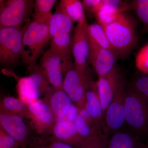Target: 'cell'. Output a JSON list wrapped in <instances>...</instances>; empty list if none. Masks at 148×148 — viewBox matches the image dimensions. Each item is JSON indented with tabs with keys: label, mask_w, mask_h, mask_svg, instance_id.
<instances>
[{
	"label": "cell",
	"mask_w": 148,
	"mask_h": 148,
	"mask_svg": "<svg viewBox=\"0 0 148 148\" xmlns=\"http://www.w3.org/2000/svg\"><path fill=\"white\" fill-rule=\"evenodd\" d=\"M103 27L117 58L127 56L137 45V24L125 12L122 13L116 21Z\"/></svg>",
	"instance_id": "6da1fadb"
},
{
	"label": "cell",
	"mask_w": 148,
	"mask_h": 148,
	"mask_svg": "<svg viewBox=\"0 0 148 148\" xmlns=\"http://www.w3.org/2000/svg\"><path fill=\"white\" fill-rule=\"evenodd\" d=\"M49 22L33 21L22 30L21 60L30 71L37 66V61L44 47L51 39Z\"/></svg>",
	"instance_id": "7a4b0ae2"
},
{
	"label": "cell",
	"mask_w": 148,
	"mask_h": 148,
	"mask_svg": "<svg viewBox=\"0 0 148 148\" xmlns=\"http://www.w3.org/2000/svg\"><path fill=\"white\" fill-rule=\"evenodd\" d=\"M125 123L135 135L148 133V102L142 95L131 88L125 95Z\"/></svg>",
	"instance_id": "3957f363"
},
{
	"label": "cell",
	"mask_w": 148,
	"mask_h": 148,
	"mask_svg": "<svg viewBox=\"0 0 148 148\" xmlns=\"http://www.w3.org/2000/svg\"><path fill=\"white\" fill-rule=\"evenodd\" d=\"M1 3V29L7 27L21 29L35 8V2L32 0H10Z\"/></svg>",
	"instance_id": "277c9868"
},
{
	"label": "cell",
	"mask_w": 148,
	"mask_h": 148,
	"mask_svg": "<svg viewBox=\"0 0 148 148\" xmlns=\"http://www.w3.org/2000/svg\"><path fill=\"white\" fill-rule=\"evenodd\" d=\"M22 30L7 27L0 30V63L4 67L16 65L21 60Z\"/></svg>",
	"instance_id": "5b68a950"
},
{
	"label": "cell",
	"mask_w": 148,
	"mask_h": 148,
	"mask_svg": "<svg viewBox=\"0 0 148 148\" xmlns=\"http://www.w3.org/2000/svg\"><path fill=\"white\" fill-rule=\"evenodd\" d=\"M28 77L18 79L17 83L18 99L26 105L39 100L40 96L47 92L49 84L37 66Z\"/></svg>",
	"instance_id": "8992f818"
},
{
	"label": "cell",
	"mask_w": 148,
	"mask_h": 148,
	"mask_svg": "<svg viewBox=\"0 0 148 148\" xmlns=\"http://www.w3.org/2000/svg\"><path fill=\"white\" fill-rule=\"evenodd\" d=\"M88 26L84 12L77 23L72 40L74 68L82 73H87V60L89 52Z\"/></svg>",
	"instance_id": "52a82bcc"
},
{
	"label": "cell",
	"mask_w": 148,
	"mask_h": 148,
	"mask_svg": "<svg viewBox=\"0 0 148 148\" xmlns=\"http://www.w3.org/2000/svg\"><path fill=\"white\" fill-rule=\"evenodd\" d=\"M92 82L87 73H81L74 67L65 74L63 90L79 110L84 108L86 93Z\"/></svg>",
	"instance_id": "ba28073f"
},
{
	"label": "cell",
	"mask_w": 148,
	"mask_h": 148,
	"mask_svg": "<svg viewBox=\"0 0 148 148\" xmlns=\"http://www.w3.org/2000/svg\"><path fill=\"white\" fill-rule=\"evenodd\" d=\"M29 124L35 134L51 135L54 125L58 121L43 100H38L28 105Z\"/></svg>",
	"instance_id": "9c48e42d"
},
{
	"label": "cell",
	"mask_w": 148,
	"mask_h": 148,
	"mask_svg": "<svg viewBox=\"0 0 148 148\" xmlns=\"http://www.w3.org/2000/svg\"><path fill=\"white\" fill-rule=\"evenodd\" d=\"M125 83L123 80L105 113L104 134L108 136L120 130L121 127L125 123Z\"/></svg>",
	"instance_id": "30bf717a"
},
{
	"label": "cell",
	"mask_w": 148,
	"mask_h": 148,
	"mask_svg": "<svg viewBox=\"0 0 148 148\" xmlns=\"http://www.w3.org/2000/svg\"><path fill=\"white\" fill-rule=\"evenodd\" d=\"M1 127L15 139L20 148H27L30 139L35 134L24 119L0 110Z\"/></svg>",
	"instance_id": "8fae6325"
},
{
	"label": "cell",
	"mask_w": 148,
	"mask_h": 148,
	"mask_svg": "<svg viewBox=\"0 0 148 148\" xmlns=\"http://www.w3.org/2000/svg\"><path fill=\"white\" fill-rule=\"evenodd\" d=\"M38 66L51 87L63 88V75L66 73L63 61L58 56L48 49L42 56Z\"/></svg>",
	"instance_id": "7c38bea8"
},
{
	"label": "cell",
	"mask_w": 148,
	"mask_h": 148,
	"mask_svg": "<svg viewBox=\"0 0 148 148\" xmlns=\"http://www.w3.org/2000/svg\"><path fill=\"white\" fill-rule=\"evenodd\" d=\"M89 42L90 63L98 78L104 76L115 68L117 58L112 51L100 46L89 38Z\"/></svg>",
	"instance_id": "4fadbf2b"
},
{
	"label": "cell",
	"mask_w": 148,
	"mask_h": 148,
	"mask_svg": "<svg viewBox=\"0 0 148 148\" xmlns=\"http://www.w3.org/2000/svg\"><path fill=\"white\" fill-rule=\"evenodd\" d=\"M123 80L116 67L109 73L98 78L97 81L98 95L104 114Z\"/></svg>",
	"instance_id": "5bb4252c"
},
{
	"label": "cell",
	"mask_w": 148,
	"mask_h": 148,
	"mask_svg": "<svg viewBox=\"0 0 148 148\" xmlns=\"http://www.w3.org/2000/svg\"><path fill=\"white\" fill-rule=\"evenodd\" d=\"M43 100L58 121L66 118L73 105L63 88H50L45 94Z\"/></svg>",
	"instance_id": "9a60e30c"
},
{
	"label": "cell",
	"mask_w": 148,
	"mask_h": 148,
	"mask_svg": "<svg viewBox=\"0 0 148 148\" xmlns=\"http://www.w3.org/2000/svg\"><path fill=\"white\" fill-rule=\"evenodd\" d=\"M84 109L95 125L104 133L105 114L98 95L97 82H92L86 92Z\"/></svg>",
	"instance_id": "2e32d148"
},
{
	"label": "cell",
	"mask_w": 148,
	"mask_h": 148,
	"mask_svg": "<svg viewBox=\"0 0 148 148\" xmlns=\"http://www.w3.org/2000/svg\"><path fill=\"white\" fill-rule=\"evenodd\" d=\"M51 135L56 140L74 148H79L84 140L79 134L74 122L66 120L58 121Z\"/></svg>",
	"instance_id": "e0dca14e"
},
{
	"label": "cell",
	"mask_w": 148,
	"mask_h": 148,
	"mask_svg": "<svg viewBox=\"0 0 148 148\" xmlns=\"http://www.w3.org/2000/svg\"><path fill=\"white\" fill-rule=\"evenodd\" d=\"M71 34L60 33L51 38L50 49L51 52L58 56L62 61L66 74L74 68V64L71 60L72 52V40Z\"/></svg>",
	"instance_id": "ac0fdd59"
},
{
	"label": "cell",
	"mask_w": 148,
	"mask_h": 148,
	"mask_svg": "<svg viewBox=\"0 0 148 148\" xmlns=\"http://www.w3.org/2000/svg\"><path fill=\"white\" fill-rule=\"evenodd\" d=\"M74 22L69 16L64 6L60 3L55 13L52 14L49 25L51 38L60 33L71 34Z\"/></svg>",
	"instance_id": "d6986e66"
},
{
	"label": "cell",
	"mask_w": 148,
	"mask_h": 148,
	"mask_svg": "<svg viewBox=\"0 0 148 148\" xmlns=\"http://www.w3.org/2000/svg\"><path fill=\"white\" fill-rule=\"evenodd\" d=\"M139 136L132 132L119 130L108 138L106 148H143Z\"/></svg>",
	"instance_id": "ffe728a7"
},
{
	"label": "cell",
	"mask_w": 148,
	"mask_h": 148,
	"mask_svg": "<svg viewBox=\"0 0 148 148\" xmlns=\"http://www.w3.org/2000/svg\"><path fill=\"white\" fill-rule=\"evenodd\" d=\"M0 110L16 115L24 119H29L28 106L12 96H5L3 98L1 101Z\"/></svg>",
	"instance_id": "44dd1931"
},
{
	"label": "cell",
	"mask_w": 148,
	"mask_h": 148,
	"mask_svg": "<svg viewBox=\"0 0 148 148\" xmlns=\"http://www.w3.org/2000/svg\"><path fill=\"white\" fill-rule=\"evenodd\" d=\"M27 148H74L56 140L51 135H40L34 134L30 139Z\"/></svg>",
	"instance_id": "7402d4cb"
},
{
	"label": "cell",
	"mask_w": 148,
	"mask_h": 148,
	"mask_svg": "<svg viewBox=\"0 0 148 148\" xmlns=\"http://www.w3.org/2000/svg\"><path fill=\"white\" fill-rule=\"evenodd\" d=\"M56 2V0L35 1L34 21L39 22H50L52 15L51 10Z\"/></svg>",
	"instance_id": "603a6c76"
},
{
	"label": "cell",
	"mask_w": 148,
	"mask_h": 148,
	"mask_svg": "<svg viewBox=\"0 0 148 148\" xmlns=\"http://www.w3.org/2000/svg\"><path fill=\"white\" fill-rule=\"evenodd\" d=\"M88 36L100 46L112 51V48L105 29L98 22L88 24Z\"/></svg>",
	"instance_id": "cb8c5ba5"
},
{
	"label": "cell",
	"mask_w": 148,
	"mask_h": 148,
	"mask_svg": "<svg viewBox=\"0 0 148 148\" xmlns=\"http://www.w3.org/2000/svg\"><path fill=\"white\" fill-rule=\"evenodd\" d=\"M74 123L79 134L84 140L92 135L103 133V131L93 122L87 121L79 114Z\"/></svg>",
	"instance_id": "d4e9b609"
},
{
	"label": "cell",
	"mask_w": 148,
	"mask_h": 148,
	"mask_svg": "<svg viewBox=\"0 0 148 148\" xmlns=\"http://www.w3.org/2000/svg\"><path fill=\"white\" fill-rule=\"evenodd\" d=\"M60 3L74 23L79 21L85 12L82 2L78 0H62Z\"/></svg>",
	"instance_id": "484cf974"
},
{
	"label": "cell",
	"mask_w": 148,
	"mask_h": 148,
	"mask_svg": "<svg viewBox=\"0 0 148 148\" xmlns=\"http://www.w3.org/2000/svg\"><path fill=\"white\" fill-rule=\"evenodd\" d=\"M130 8L123 2L118 0H101L97 8V12H123Z\"/></svg>",
	"instance_id": "4316f807"
},
{
	"label": "cell",
	"mask_w": 148,
	"mask_h": 148,
	"mask_svg": "<svg viewBox=\"0 0 148 148\" xmlns=\"http://www.w3.org/2000/svg\"><path fill=\"white\" fill-rule=\"evenodd\" d=\"M131 8L138 18L148 29V0H135L131 4Z\"/></svg>",
	"instance_id": "83f0119b"
},
{
	"label": "cell",
	"mask_w": 148,
	"mask_h": 148,
	"mask_svg": "<svg viewBox=\"0 0 148 148\" xmlns=\"http://www.w3.org/2000/svg\"><path fill=\"white\" fill-rule=\"evenodd\" d=\"M108 136L104 133L92 135L86 138L79 148H106Z\"/></svg>",
	"instance_id": "f1b7e54d"
},
{
	"label": "cell",
	"mask_w": 148,
	"mask_h": 148,
	"mask_svg": "<svg viewBox=\"0 0 148 148\" xmlns=\"http://www.w3.org/2000/svg\"><path fill=\"white\" fill-rule=\"evenodd\" d=\"M132 88L148 102V74L143 73L136 77L133 81Z\"/></svg>",
	"instance_id": "f546056e"
},
{
	"label": "cell",
	"mask_w": 148,
	"mask_h": 148,
	"mask_svg": "<svg viewBox=\"0 0 148 148\" xmlns=\"http://www.w3.org/2000/svg\"><path fill=\"white\" fill-rule=\"evenodd\" d=\"M135 64L140 72L148 74V44L138 51L135 58Z\"/></svg>",
	"instance_id": "4dcf8cb0"
},
{
	"label": "cell",
	"mask_w": 148,
	"mask_h": 148,
	"mask_svg": "<svg viewBox=\"0 0 148 148\" xmlns=\"http://www.w3.org/2000/svg\"><path fill=\"white\" fill-rule=\"evenodd\" d=\"M122 13L123 12L98 11L95 15L98 23L102 26H105L116 21Z\"/></svg>",
	"instance_id": "1f68e13d"
},
{
	"label": "cell",
	"mask_w": 148,
	"mask_h": 148,
	"mask_svg": "<svg viewBox=\"0 0 148 148\" xmlns=\"http://www.w3.org/2000/svg\"><path fill=\"white\" fill-rule=\"evenodd\" d=\"M0 148H20L15 139L0 127Z\"/></svg>",
	"instance_id": "d6a6232c"
},
{
	"label": "cell",
	"mask_w": 148,
	"mask_h": 148,
	"mask_svg": "<svg viewBox=\"0 0 148 148\" xmlns=\"http://www.w3.org/2000/svg\"><path fill=\"white\" fill-rule=\"evenodd\" d=\"M101 0H84L82 3L85 10L95 14Z\"/></svg>",
	"instance_id": "836d02e7"
},
{
	"label": "cell",
	"mask_w": 148,
	"mask_h": 148,
	"mask_svg": "<svg viewBox=\"0 0 148 148\" xmlns=\"http://www.w3.org/2000/svg\"><path fill=\"white\" fill-rule=\"evenodd\" d=\"M79 114L78 109L75 105H73L67 114L66 120L74 122Z\"/></svg>",
	"instance_id": "e575fe53"
},
{
	"label": "cell",
	"mask_w": 148,
	"mask_h": 148,
	"mask_svg": "<svg viewBox=\"0 0 148 148\" xmlns=\"http://www.w3.org/2000/svg\"><path fill=\"white\" fill-rule=\"evenodd\" d=\"M143 148H148V144L146 146H144Z\"/></svg>",
	"instance_id": "d590c367"
}]
</instances>
